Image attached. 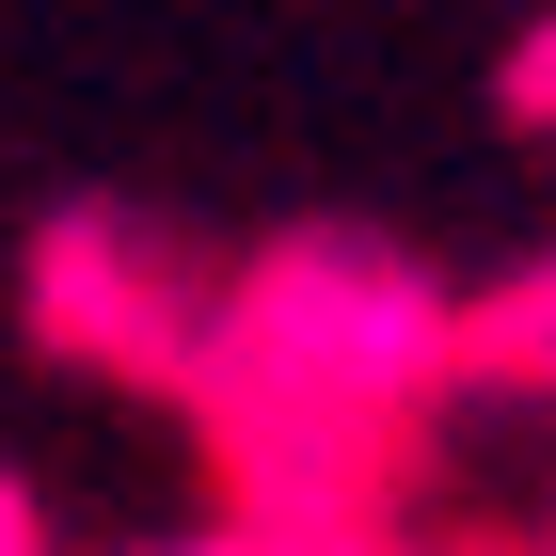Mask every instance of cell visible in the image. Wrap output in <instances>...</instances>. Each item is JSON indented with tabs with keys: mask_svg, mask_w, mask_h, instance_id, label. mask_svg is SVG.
<instances>
[{
	"mask_svg": "<svg viewBox=\"0 0 556 556\" xmlns=\"http://www.w3.org/2000/svg\"><path fill=\"white\" fill-rule=\"evenodd\" d=\"M207 556H223V541H207Z\"/></svg>",
	"mask_w": 556,
	"mask_h": 556,
	"instance_id": "6da1fadb",
	"label": "cell"
}]
</instances>
